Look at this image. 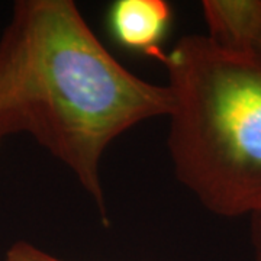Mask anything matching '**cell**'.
I'll return each mask as SVG.
<instances>
[{"mask_svg": "<svg viewBox=\"0 0 261 261\" xmlns=\"http://www.w3.org/2000/svg\"><path fill=\"white\" fill-rule=\"evenodd\" d=\"M254 53L257 54V56L261 57V27L260 31H258V35L255 38V44H254Z\"/></svg>", "mask_w": 261, "mask_h": 261, "instance_id": "obj_7", "label": "cell"}, {"mask_svg": "<svg viewBox=\"0 0 261 261\" xmlns=\"http://www.w3.org/2000/svg\"><path fill=\"white\" fill-rule=\"evenodd\" d=\"M171 20V8L164 0H118L109 10L113 37L125 48L164 58L161 42Z\"/></svg>", "mask_w": 261, "mask_h": 261, "instance_id": "obj_3", "label": "cell"}, {"mask_svg": "<svg viewBox=\"0 0 261 261\" xmlns=\"http://www.w3.org/2000/svg\"><path fill=\"white\" fill-rule=\"evenodd\" d=\"M5 261H64L61 258H57L56 255H51L44 250L38 248L32 244L27 241H18L10 247Z\"/></svg>", "mask_w": 261, "mask_h": 261, "instance_id": "obj_5", "label": "cell"}, {"mask_svg": "<svg viewBox=\"0 0 261 261\" xmlns=\"http://www.w3.org/2000/svg\"><path fill=\"white\" fill-rule=\"evenodd\" d=\"M248 218H250L252 261H261V211L254 212Z\"/></svg>", "mask_w": 261, "mask_h": 261, "instance_id": "obj_6", "label": "cell"}, {"mask_svg": "<svg viewBox=\"0 0 261 261\" xmlns=\"http://www.w3.org/2000/svg\"><path fill=\"white\" fill-rule=\"evenodd\" d=\"M207 38L235 53H254L261 27V0H205Z\"/></svg>", "mask_w": 261, "mask_h": 261, "instance_id": "obj_4", "label": "cell"}, {"mask_svg": "<svg viewBox=\"0 0 261 261\" xmlns=\"http://www.w3.org/2000/svg\"><path fill=\"white\" fill-rule=\"evenodd\" d=\"M161 61L178 181L216 216L261 211V57L189 35Z\"/></svg>", "mask_w": 261, "mask_h": 261, "instance_id": "obj_2", "label": "cell"}, {"mask_svg": "<svg viewBox=\"0 0 261 261\" xmlns=\"http://www.w3.org/2000/svg\"><path fill=\"white\" fill-rule=\"evenodd\" d=\"M167 86L140 79L97 39L71 0H20L0 37V142L28 134L106 218L100 163L141 122L167 116Z\"/></svg>", "mask_w": 261, "mask_h": 261, "instance_id": "obj_1", "label": "cell"}]
</instances>
